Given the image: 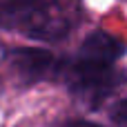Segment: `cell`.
<instances>
[{
    "instance_id": "cell-5",
    "label": "cell",
    "mask_w": 127,
    "mask_h": 127,
    "mask_svg": "<svg viewBox=\"0 0 127 127\" xmlns=\"http://www.w3.org/2000/svg\"><path fill=\"white\" fill-rule=\"evenodd\" d=\"M0 92H2V78H0Z\"/></svg>"
},
{
    "instance_id": "cell-3",
    "label": "cell",
    "mask_w": 127,
    "mask_h": 127,
    "mask_svg": "<svg viewBox=\"0 0 127 127\" xmlns=\"http://www.w3.org/2000/svg\"><path fill=\"white\" fill-rule=\"evenodd\" d=\"M65 63L67 60H63L56 54H51L49 49H40V47H22V49H13L9 54V67L22 85L63 78Z\"/></svg>"
},
{
    "instance_id": "cell-1",
    "label": "cell",
    "mask_w": 127,
    "mask_h": 127,
    "mask_svg": "<svg viewBox=\"0 0 127 127\" xmlns=\"http://www.w3.org/2000/svg\"><path fill=\"white\" fill-rule=\"evenodd\" d=\"M121 56L123 42L116 36L107 31H94L87 36L78 56L65 63L63 80L67 83L71 98L85 109L103 107L121 80L116 69Z\"/></svg>"
},
{
    "instance_id": "cell-4",
    "label": "cell",
    "mask_w": 127,
    "mask_h": 127,
    "mask_svg": "<svg viewBox=\"0 0 127 127\" xmlns=\"http://www.w3.org/2000/svg\"><path fill=\"white\" fill-rule=\"evenodd\" d=\"M63 127H103V125H96V123H89V121H67Z\"/></svg>"
},
{
    "instance_id": "cell-2",
    "label": "cell",
    "mask_w": 127,
    "mask_h": 127,
    "mask_svg": "<svg viewBox=\"0 0 127 127\" xmlns=\"http://www.w3.org/2000/svg\"><path fill=\"white\" fill-rule=\"evenodd\" d=\"M78 25V7L71 2L0 0V29L20 31L36 40H60Z\"/></svg>"
}]
</instances>
